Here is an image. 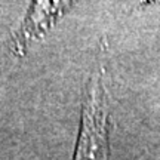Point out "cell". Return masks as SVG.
Masks as SVG:
<instances>
[{"mask_svg":"<svg viewBox=\"0 0 160 160\" xmlns=\"http://www.w3.org/2000/svg\"><path fill=\"white\" fill-rule=\"evenodd\" d=\"M107 105L101 82L93 83L83 105V119L74 160H107Z\"/></svg>","mask_w":160,"mask_h":160,"instance_id":"cell-1","label":"cell"}]
</instances>
